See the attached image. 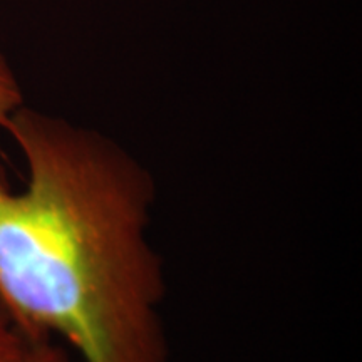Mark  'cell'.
I'll return each mask as SVG.
<instances>
[{"mask_svg": "<svg viewBox=\"0 0 362 362\" xmlns=\"http://www.w3.org/2000/svg\"><path fill=\"white\" fill-rule=\"evenodd\" d=\"M11 362H72L71 352L56 339H25L24 347Z\"/></svg>", "mask_w": 362, "mask_h": 362, "instance_id": "obj_3", "label": "cell"}, {"mask_svg": "<svg viewBox=\"0 0 362 362\" xmlns=\"http://www.w3.org/2000/svg\"><path fill=\"white\" fill-rule=\"evenodd\" d=\"M25 336L0 298V362H11L25 344Z\"/></svg>", "mask_w": 362, "mask_h": 362, "instance_id": "obj_4", "label": "cell"}, {"mask_svg": "<svg viewBox=\"0 0 362 362\" xmlns=\"http://www.w3.org/2000/svg\"><path fill=\"white\" fill-rule=\"evenodd\" d=\"M24 93L7 57L0 51V128L6 126L13 112L24 106Z\"/></svg>", "mask_w": 362, "mask_h": 362, "instance_id": "obj_2", "label": "cell"}, {"mask_svg": "<svg viewBox=\"0 0 362 362\" xmlns=\"http://www.w3.org/2000/svg\"><path fill=\"white\" fill-rule=\"evenodd\" d=\"M6 131L27 168L16 189L0 163V298L21 332L83 362H170L155 176L101 131L25 104Z\"/></svg>", "mask_w": 362, "mask_h": 362, "instance_id": "obj_1", "label": "cell"}]
</instances>
